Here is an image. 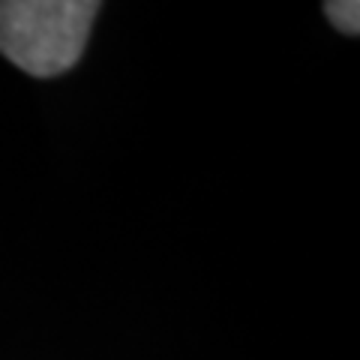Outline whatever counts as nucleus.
Returning a JSON list of instances; mask_svg holds the SVG:
<instances>
[{
	"label": "nucleus",
	"mask_w": 360,
	"mask_h": 360,
	"mask_svg": "<svg viewBox=\"0 0 360 360\" xmlns=\"http://www.w3.org/2000/svg\"><path fill=\"white\" fill-rule=\"evenodd\" d=\"M96 13L94 0H0V54L37 78L60 75L82 58Z\"/></svg>",
	"instance_id": "nucleus-1"
},
{
	"label": "nucleus",
	"mask_w": 360,
	"mask_h": 360,
	"mask_svg": "<svg viewBox=\"0 0 360 360\" xmlns=\"http://www.w3.org/2000/svg\"><path fill=\"white\" fill-rule=\"evenodd\" d=\"M324 13H328V18L342 33L357 37V30H360V4L357 0H330V4H324Z\"/></svg>",
	"instance_id": "nucleus-2"
}]
</instances>
